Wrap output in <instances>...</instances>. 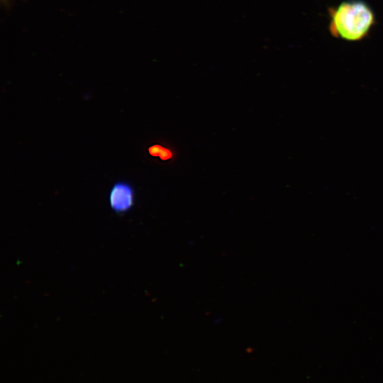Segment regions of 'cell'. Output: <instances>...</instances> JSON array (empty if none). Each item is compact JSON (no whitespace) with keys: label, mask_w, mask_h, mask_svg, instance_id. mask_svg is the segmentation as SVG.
<instances>
[{"label":"cell","mask_w":383,"mask_h":383,"mask_svg":"<svg viewBox=\"0 0 383 383\" xmlns=\"http://www.w3.org/2000/svg\"><path fill=\"white\" fill-rule=\"evenodd\" d=\"M329 32L335 38L355 42L365 39L375 24L372 8L362 0H346L331 7Z\"/></svg>","instance_id":"1"},{"label":"cell","mask_w":383,"mask_h":383,"mask_svg":"<svg viewBox=\"0 0 383 383\" xmlns=\"http://www.w3.org/2000/svg\"><path fill=\"white\" fill-rule=\"evenodd\" d=\"M135 193L133 185L124 180L116 181L109 194V204L116 214L130 211L135 204Z\"/></svg>","instance_id":"2"},{"label":"cell","mask_w":383,"mask_h":383,"mask_svg":"<svg viewBox=\"0 0 383 383\" xmlns=\"http://www.w3.org/2000/svg\"><path fill=\"white\" fill-rule=\"evenodd\" d=\"M148 154L152 157H159L162 161L171 160L173 157L172 150L160 144H152L148 148Z\"/></svg>","instance_id":"3"}]
</instances>
